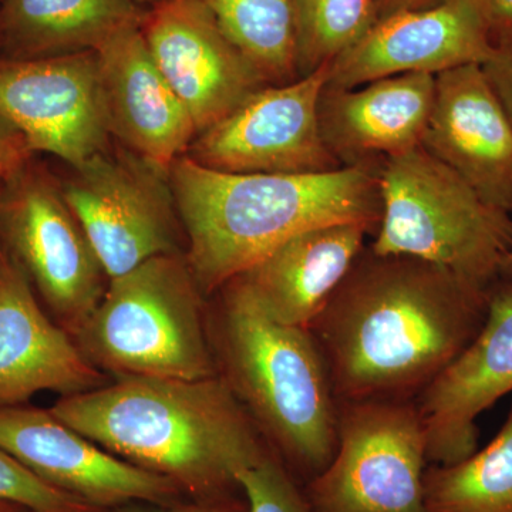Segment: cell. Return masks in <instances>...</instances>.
Listing matches in <instances>:
<instances>
[{
	"label": "cell",
	"instance_id": "1",
	"mask_svg": "<svg viewBox=\"0 0 512 512\" xmlns=\"http://www.w3.org/2000/svg\"><path fill=\"white\" fill-rule=\"evenodd\" d=\"M491 289L365 248L311 333L338 402L416 400L483 326Z\"/></svg>",
	"mask_w": 512,
	"mask_h": 512
},
{
	"label": "cell",
	"instance_id": "2",
	"mask_svg": "<svg viewBox=\"0 0 512 512\" xmlns=\"http://www.w3.org/2000/svg\"><path fill=\"white\" fill-rule=\"evenodd\" d=\"M50 412L121 460L173 481L195 500L241 493L239 474L272 453L220 375L114 377L99 389L60 397Z\"/></svg>",
	"mask_w": 512,
	"mask_h": 512
},
{
	"label": "cell",
	"instance_id": "3",
	"mask_svg": "<svg viewBox=\"0 0 512 512\" xmlns=\"http://www.w3.org/2000/svg\"><path fill=\"white\" fill-rule=\"evenodd\" d=\"M185 235V258L204 296L289 238L340 222L377 227V168L349 165L319 174H231L187 156L170 167Z\"/></svg>",
	"mask_w": 512,
	"mask_h": 512
},
{
	"label": "cell",
	"instance_id": "4",
	"mask_svg": "<svg viewBox=\"0 0 512 512\" xmlns=\"http://www.w3.org/2000/svg\"><path fill=\"white\" fill-rule=\"evenodd\" d=\"M207 316L218 375L282 463L311 480L338 444L339 402L318 343L268 318L234 282Z\"/></svg>",
	"mask_w": 512,
	"mask_h": 512
},
{
	"label": "cell",
	"instance_id": "5",
	"mask_svg": "<svg viewBox=\"0 0 512 512\" xmlns=\"http://www.w3.org/2000/svg\"><path fill=\"white\" fill-rule=\"evenodd\" d=\"M204 298L185 254L156 256L110 279L72 336L107 376L208 379L218 372Z\"/></svg>",
	"mask_w": 512,
	"mask_h": 512
},
{
	"label": "cell",
	"instance_id": "6",
	"mask_svg": "<svg viewBox=\"0 0 512 512\" xmlns=\"http://www.w3.org/2000/svg\"><path fill=\"white\" fill-rule=\"evenodd\" d=\"M382 214L370 249L412 256L493 288L512 239L511 212L494 207L419 146L377 167Z\"/></svg>",
	"mask_w": 512,
	"mask_h": 512
},
{
	"label": "cell",
	"instance_id": "7",
	"mask_svg": "<svg viewBox=\"0 0 512 512\" xmlns=\"http://www.w3.org/2000/svg\"><path fill=\"white\" fill-rule=\"evenodd\" d=\"M427 463L416 400L339 402L335 454L305 495L315 512H427Z\"/></svg>",
	"mask_w": 512,
	"mask_h": 512
},
{
	"label": "cell",
	"instance_id": "8",
	"mask_svg": "<svg viewBox=\"0 0 512 512\" xmlns=\"http://www.w3.org/2000/svg\"><path fill=\"white\" fill-rule=\"evenodd\" d=\"M170 170L121 147L70 167L59 180L107 278L160 255L185 254Z\"/></svg>",
	"mask_w": 512,
	"mask_h": 512
},
{
	"label": "cell",
	"instance_id": "9",
	"mask_svg": "<svg viewBox=\"0 0 512 512\" xmlns=\"http://www.w3.org/2000/svg\"><path fill=\"white\" fill-rule=\"evenodd\" d=\"M0 245L70 335L89 318L109 285L59 180L33 160L3 181Z\"/></svg>",
	"mask_w": 512,
	"mask_h": 512
},
{
	"label": "cell",
	"instance_id": "10",
	"mask_svg": "<svg viewBox=\"0 0 512 512\" xmlns=\"http://www.w3.org/2000/svg\"><path fill=\"white\" fill-rule=\"evenodd\" d=\"M329 64L281 86H265L195 136L187 156L231 174H319L342 168L319 126Z\"/></svg>",
	"mask_w": 512,
	"mask_h": 512
},
{
	"label": "cell",
	"instance_id": "11",
	"mask_svg": "<svg viewBox=\"0 0 512 512\" xmlns=\"http://www.w3.org/2000/svg\"><path fill=\"white\" fill-rule=\"evenodd\" d=\"M0 117L22 131L35 153L69 167L110 148L96 50L0 57Z\"/></svg>",
	"mask_w": 512,
	"mask_h": 512
},
{
	"label": "cell",
	"instance_id": "12",
	"mask_svg": "<svg viewBox=\"0 0 512 512\" xmlns=\"http://www.w3.org/2000/svg\"><path fill=\"white\" fill-rule=\"evenodd\" d=\"M0 448L43 483L100 511L188 498L173 481L114 456L50 410L0 409Z\"/></svg>",
	"mask_w": 512,
	"mask_h": 512
},
{
	"label": "cell",
	"instance_id": "13",
	"mask_svg": "<svg viewBox=\"0 0 512 512\" xmlns=\"http://www.w3.org/2000/svg\"><path fill=\"white\" fill-rule=\"evenodd\" d=\"M141 33L197 134L269 86L222 32L202 0H165L146 10Z\"/></svg>",
	"mask_w": 512,
	"mask_h": 512
},
{
	"label": "cell",
	"instance_id": "14",
	"mask_svg": "<svg viewBox=\"0 0 512 512\" xmlns=\"http://www.w3.org/2000/svg\"><path fill=\"white\" fill-rule=\"evenodd\" d=\"M512 392V281L495 282L474 339L417 396L433 466L458 463L477 450L478 417Z\"/></svg>",
	"mask_w": 512,
	"mask_h": 512
},
{
	"label": "cell",
	"instance_id": "15",
	"mask_svg": "<svg viewBox=\"0 0 512 512\" xmlns=\"http://www.w3.org/2000/svg\"><path fill=\"white\" fill-rule=\"evenodd\" d=\"M494 36L468 0L399 10L377 20L352 49L329 64L328 86L353 89L399 74H437L483 64Z\"/></svg>",
	"mask_w": 512,
	"mask_h": 512
},
{
	"label": "cell",
	"instance_id": "16",
	"mask_svg": "<svg viewBox=\"0 0 512 512\" xmlns=\"http://www.w3.org/2000/svg\"><path fill=\"white\" fill-rule=\"evenodd\" d=\"M109 382L46 315L28 275L0 245V409L23 406L40 392L73 396Z\"/></svg>",
	"mask_w": 512,
	"mask_h": 512
},
{
	"label": "cell",
	"instance_id": "17",
	"mask_svg": "<svg viewBox=\"0 0 512 512\" xmlns=\"http://www.w3.org/2000/svg\"><path fill=\"white\" fill-rule=\"evenodd\" d=\"M421 147L488 204L512 212V126L480 64L437 74Z\"/></svg>",
	"mask_w": 512,
	"mask_h": 512
},
{
	"label": "cell",
	"instance_id": "18",
	"mask_svg": "<svg viewBox=\"0 0 512 512\" xmlns=\"http://www.w3.org/2000/svg\"><path fill=\"white\" fill-rule=\"evenodd\" d=\"M96 53L111 137L170 170L187 154L197 128L154 63L140 25L120 30Z\"/></svg>",
	"mask_w": 512,
	"mask_h": 512
},
{
	"label": "cell",
	"instance_id": "19",
	"mask_svg": "<svg viewBox=\"0 0 512 512\" xmlns=\"http://www.w3.org/2000/svg\"><path fill=\"white\" fill-rule=\"evenodd\" d=\"M434 92L436 76L426 73L383 77L353 89L326 84L318 110L323 141L343 167H376L377 158L421 146Z\"/></svg>",
	"mask_w": 512,
	"mask_h": 512
},
{
	"label": "cell",
	"instance_id": "20",
	"mask_svg": "<svg viewBox=\"0 0 512 512\" xmlns=\"http://www.w3.org/2000/svg\"><path fill=\"white\" fill-rule=\"evenodd\" d=\"M376 227L340 222L308 229L272 249L229 282L268 318L282 325L311 328L342 284L365 239Z\"/></svg>",
	"mask_w": 512,
	"mask_h": 512
},
{
	"label": "cell",
	"instance_id": "21",
	"mask_svg": "<svg viewBox=\"0 0 512 512\" xmlns=\"http://www.w3.org/2000/svg\"><path fill=\"white\" fill-rule=\"evenodd\" d=\"M134 0H3L0 57L37 59L96 50L111 36L141 25Z\"/></svg>",
	"mask_w": 512,
	"mask_h": 512
},
{
	"label": "cell",
	"instance_id": "22",
	"mask_svg": "<svg viewBox=\"0 0 512 512\" xmlns=\"http://www.w3.org/2000/svg\"><path fill=\"white\" fill-rule=\"evenodd\" d=\"M424 490L427 512H512V407L483 450L427 467Z\"/></svg>",
	"mask_w": 512,
	"mask_h": 512
},
{
	"label": "cell",
	"instance_id": "23",
	"mask_svg": "<svg viewBox=\"0 0 512 512\" xmlns=\"http://www.w3.org/2000/svg\"><path fill=\"white\" fill-rule=\"evenodd\" d=\"M269 86L299 79L293 0H202Z\"/></svg>",
	"mask_w": 512,
	"mask_h": 512
},
{
	"label": "cell",
	"instance_id": "24",
	"mask_svg": "<svg viewBox=\"0 0 512 512\" xmlns=\"http://www.w3.org/2000/svg\"><path fill=\"white\" fill-rule=\"evenodd\" d=\"M293 12L299 77L348 52L379 20L376 0H293Z\"/></svg>",
	"mask_w": 512,
	"mask_h": 512
},
{
	"label": "cell",
	"instance_id": "25",
	"mask_svg": "<svg viewBox=\"0 0 512 512\" xmlns=\"http://www.w3.org/2000/svg\"><path fill=\"white\" fill-rule=\"evenodd\" d=\"M249 512H315L274 451L238 476Z\"/></svg>",
	"mask_w": 512,
	"mask_h": 512
},
{
	"label": "cell",
	"instance_id": "26",
	"mask_svg": "<svg viewBox=\"0 0 512 512\" xmlns=\"http://www.w3.org/2000/svg\"><path fill=\"white\" fill-rule=\"evenodd\" d=\"M0 501L32 512H100L73 495L50 487L0 448Z\"/></svg>",
	"mask_w": 512,
	"mask_h": 512
},
{
	"label": "cell",
	"instance_id": "27",
	"mask_svg": "<svg viewBox=\"0 0 512 512\" xmlns=\"http://www.w3.org/2000/svg\"><path fill=\"white\" fill-rule=\"evenodd\" d=\"M481 67L512 126V30L494 36L493 50Z\"/></svg>",
	"mask_w": 512,
	"mask_h": 512
},
{
	"label": "cell",
	"instance_id": "28",
	"mask_svg": "<svg viewBox=\"0 0 512 512\" xmlns=\"http://www.w3.org/2000/svg\"><path fill=\"white\" fill-rule=\"evenodd\" d=\"M100 512H249L244 495L212 500L184 498L174 503H133Z\"/></svg>",
	"mask_w": 512,
	"mask_h": 512
},
{
	"label": "cell",
	"instance_id": "29",
	"mask_svg": "<svg viewBox=\"0 0 512 512\" xmlns=\"http://www.w3.org/2000/svg\"><path fill=\"white\" fill-rule=\"evenodd\" d=\"M35 154L22 131L0 117V181L19 173Z\"/></svg>",
	"mask_w": 512,
	"mask_h": 512
},
{
	"label": "cell",
	"instance_id": "30",
	"mask_svg": "<svg viewBox=\"0 0 512 512\" xmlns=\"http://www.w3.org/2000/svg\"><path fill=\"white\" fill-rule=\"evenodd\" d=\"M483 16L493 36L512 30V0H468Z\"/></svg>",
	"mask_w": 512,
	"mask_h": 512
},
{
	"label": "cell",
	"instance_id": "31",
	"mask_svg": "<svg viewBox=\"0 0 512 512\" xmlns=\"http://www.w3.org/2000/svg\"><path fill=\"white\" fill-rule=\"evenodd\" d=\"M443 0H376L379 19L399 10L427 9L439 5Z\"/></svg>",
	"mask_w": 512,
	"mask_h": 512
},
{
	"label": "cell",
	"instance_id": "32",
	"mask_svg": "<svg viewBox=\"0 0 512 512\" xmlns=\"http://www.w3.org/2000/svg\"><path fill=\"white\" fill-rule=\"evenodd\" d=\"M501 276L503 278L508 279V281H512V239L510 248H508L507 256H505L503 271H501Z\"/></svg>",
	"mask_w": 512,
	"mask_h": 512
},
{
	"label": "cell",
	"instance_id": "33",
	"mask_svg": "<svg viewBox=\"0 0 512 512\" xmlns=\"http://www.w3.org/2000/svg\"><path fill=\"white\" fill-rule=\"evenodd\" d=\"M26 508L19 507V505L16 504H10V503H2L0 501V512H26Z\"/></svg>",
	"mask_w": 512,
	"mask_h": 512
},
{
	"label": "cell",
	"instance_id": "34",
	"mask_svg": "<svg viewBox=\"0 0 512 512\" xmlns=\"http://www.w3.org/2000/svg\"><path fill=\"white\" fill-rule=\"evenodd\" d=\"M134 2L138 3V5H150V6H156L158 3L165 2V0H134Z\"/></svg>",
	"mask_w": 512,
	"mask_h": 512
},
{
	"label": "cell",
	"instance_id": "35",
	"mask_svg": "<svg viewBox=\"0 0 512 512\" xmlns=\"http://www.w3.org/2000/svg\"><path fill=\"white\" fill-rule=\"evenodd\" d=\"M3 181H0V192H2Z\"/></svg>",
	"mask_w": 512,
	"mask_h": 512
},
{
	"label": "cell",
	"instance_id": "36",
	"mask_svg": "<svg viewBox=\"0 0 512 512\" xmlns=\"http://www.w3.org/2000/svg\"><path fill=\"white\" fill-rule=\"evenodd\" d=\"M2 2H3V0H0V3H2Z\"/></svg>",
	"mask_w": 512,
	"mask_h": 512
},
{
	"label": "cell",
	"instance_id": "37",
	"mask_svg": "<svg viewBox=\"0 0 512 512\" xmlns=\"http://www.w3.org/2000/svg\"><path fill=\"white\" fill-rule=\"evenodd\" d=\"M26 512H32V511H26Z\"/></svg>",
	"mask_w": 512,
	"mask_h": 512
}]
</instances>
